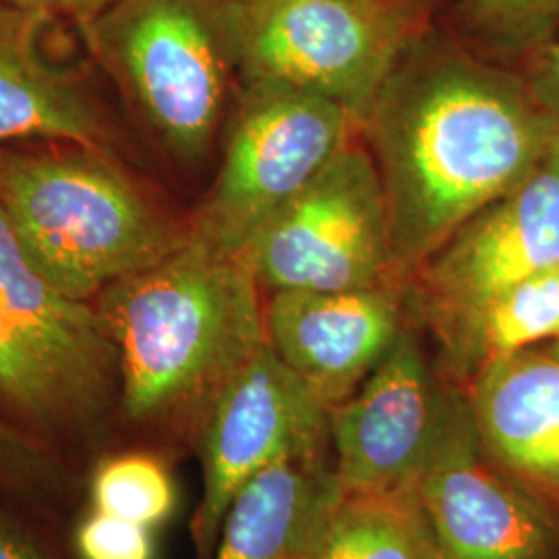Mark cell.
Here are the masks:
<instances>
[{
	"mask_svg": "<svg viewBox=\"0 0 559 559\" xmlns=\"http://www.w3.org/2000/svg\"><path fill=\"white\" fill-rule=\"evenodd\" d=\"M94 510L156 528L177 508V487L166 462L145 450H129L96 462L87 483Z\"/></svg>",
	"mask_w": 559,
	"mask_h": 559,
	"instance_id": "obj_21",
	"label": "cell"
},
{
	"mask_svg": "<svg viewBox=\"0 0 559 559\" xmlns=\"http://www.w3.org/2000/svg\"><path fill=\"white\" fill-rule=\"evenodd\" d=\"M239 7H255V4H261V2H267V0H235Z\"/></svg>",
	"mask_w": 559,
	"mask_h": 559,
	"instance_id": "obj_28",
	"label": "cell"
},
{
	"mask_svg": "<svg viewBox=\"0 0 559 559\" xmlns=\"http://www.w3.org/2000/svg\"><path fill=\"white\" fill-rule=\"evenodd\" d=\"M2 2H4V0H0V4H2Z\"/></svg>",
	"mask_w": 559,
	"mask_h": 559,
	"instance_id": "obj_30",
	"label": "cell"
},
{
	"mask_svg": "<svg viewBox=\"0 0 559 559\" xmlns=\"http://www.w3.org/2000/svg\"><path fill=\"white\" fill-rule=\"evenodd\" d=\"M466 402L489 456L559 510V359L522 350L489 360Z\"/></svg>",
	"mask_w": 559,
	"mask_h": 559,
	"instance_id": "obj_15",
	"label": "cell"
},
{
	"mask_svg": "<svg viewBox=\"0 0 559 559\" xmlns=\"http://www.w3.org/2000/svg\"><path fill=\"white\" fill-rule=\"evenodd\" d=\"M365 124L394 270L429 260L559 138L528 85L425 25L404 44Z\"/></svg>",
	"mask_w": 559,
	"mask_h": 559,
	"instance_id": "obj_1",
	"label": "cell"
},
{
	"mask_svg": "<svg viewBox=\"0 0 559 559\" xmlns=\"http://www.w3.org/2000/svg\"><path fill=\"white\" fill-rule=\"evenodd\" d=\"M340 496L328 454L276 462L240 489L212 559H300Z\"/></svg>",
	"mask_w": 559,
	"mask_h": 559,
	"instance_id": "obj_16",
	"label": "cell"
},
{
	"mask_svg": "<svg viewBox=\"0 0 559 559\" xmlns=\"http://www.w3.org/2000/svg\"><path fill=\"white\" fill-rule=\"evenodd\" d=\"M64 21L0 4V145L69 141L112 152L117 129L85 62L62 41Z\"/></svg>",
	"mask_w": 559,
	"mask_h": 559,
	"instance_id": "obj_13",
	"label": "cell"
},
{
	"mask_svg": "<svg viewBox=\"0 0 559 559\" xmlns=\"http://www.w3.org/2000/svg\"><path fill=\"white\" fill-rule=\"evenodd\" d=\"M265 325L274 353L332 406L359 388L402 332L388 286L272 293Z\"/></svg>",
	"mask_w": 559,
	"mask_h": 559,
	"instance_id": "obj_14",
	"label": "cell"
},
{
	"mask_svg": "<svg viewBox=\"0 0 559 559\" xmlns=\"http://www.w3.org/2000/svg\"><path fill=\"white\" fill-rule=\"evenodd\" d=\"M359 124L342 106L272 80H247L218 179L191 233L240 253L350 143Z\"/></svg>",
	"mask_w": 559,
	"mask_h": 559,
	"instance_id": "obj_6",
	"label": "cell"
},
{
	"mask_svg": "<svg viewBox=\"0 0 559 559\" xmlns=\"http://www.w3.org/2000/svg\"><path fill=\"white\" fill-rule=\"evenodd\" d=\"M559 267V138L531 175L441 245L425 267V297L459 348L491 300Z\"/></svg>",
	"mask_w": 559,
	"mask_h": 559,
	"instance_id": "obj_10",
	"label": "cell"
},
{
	"mask_svg": "<svg viewBox=\"0 0 559 559\" xmlns=\"http://www.w3.org/2000/svg\"><path fill=\"white\" fill-rule=\"evenodd\" d=\"M425 15L402 0H267L240 7V73L305 90L365 122Z\"/></svg>",
	"mask_w": 559,
	"mask_h": 559,
	"instance_id": "obj_5",
	"label": "cell"
},
{
	"mask_svg": "<svg viewBox=\"0 0 559 559\" xmlns=\"http://www.w3.org/2000/svg\"><path fill=\"white\" fill-rule=\"evenodd\" d=\"M0 205L32 263L83 302L191 239L110 150L83 143L0 145Z\"/></svg>",
	"mask_w": 559,
	"mask_h": 559,
	"instance_id": "obj_3",
	"label": "cell"
},
{
	"mask_svg": "<svg viewBox=\"0 0 559 559\" xmlns=\"http://www.w3.org/2000/svg\"><path fill=\"white\" fill-rule=\"evenodd\" d=\"M0 415L67 459L80 436L52 383L0 311Z\"/></svg>",
	"mask_w": 559,
	"mask_h": 559,
	"instance_id": "obj_19",
	"label": "cell"
},
{
	"mask_svg": "<svg viewBox=\"0 0 559 559\" xmlns=\"http://www.w3.org/2000/svg\"><path fill=\"white\" fill-rule=\"evenodd\" d=\"M402 2H406V4H411L413 9H417L419 13L425 15V11H427V7L429 4H433V2H440V0H402Z\"/></svg>",
	"mask_w": 559,
	"mask_h": 559,
	"instance_id": "obj_27",
	"label": "cell"
},
{
	"mask_svg": "<svg viewBox=\"0 0 559 559\" xmlns=\"http://www.w3.org/2000/svg\"><path fill=\"white\" fill-rule=\"evenodd\" d=\"M559 338V267L522 280L491 300L459 344L480 367L531 344Z\"/></svg>",
	"mask_w": 559,
	"mask_h": 559,
	"instance_id": "obj_18",
	"label": "cell"
},
{
	"mask_svg": "<svg viewBox=\"0 0 559 559\" xmlns=\"http://www.w3.org/2000/svg\"><path fill=\"white\" fill-rule=\"evenodd\" d=\"M242 255L270 295L385 286L392 239L373 156L348 143L261 226Z\"/></svg>",
	"mask_w": 559,
	"mask_h": 559,
	"instance_id": "obj_7",
	"label": "cell"
},
{
	"mask_svg": "<svg viewBox=\"0 0 559 559\" xmlns=\"http://www.w3.org/2000/svg\"><path fill=\"white\" fill-rule=\"evenodd\" d=\"M300 559H438L413 487L340 496Z\"/></svg>",
	"mask_w": 559,
	"mask_h": 559,
	"instance_id": "obj_17",
	"label": "cell"
},
{
	"mask_svg": "<svg viewBox=\"0 0 559 559\" xmlns=\"http://www.w3.org/2000/svg\"><path fill=\"white\" fill-rule=\"evenodd\" d=\"M413 491L438 559H559L558 508L489 456L456 392H443L438 431Z\"/></svg>",
	"mask_w": 559,
	"mask_h": 559,
	"instance_id": "obj_8",
	"label": "cell"
},
{
	"mask_svg": "<svg viewBox=\"0 0 559 559\" xmlns=\"http://www.w3.org/2000/svg\"><path fill=\"white\" fill-rule=\"evenodd\" d=\"M332 408L270 342L222 390L195 443L203 473L191 520L198 559H212L228 508L261 471L328 454Z\"/></svg>",
	"mask_w": 559,
	"mask_h": 559,
	"instance_id": "obj_9",
	"label": "cell"
},
{
	"mask_svg": "<svg viewBox=\"0 0 559 559\" xmlns=\"http://www.w3.org/2000/svg\"><path fill=\"white\" fill-rule=\"evenodd\" d=\"M441 399L419 340L402 330L380 365L332 408L330 443L340 491L413 487L438 431Z\"/></svg>",
	"mask_w": 559,
	"mask_h": 559,
	"instance_id": "obj_12",
	"label": "cell"
},
{
	"mask_svg": "<svg viewBox=\"0 0 559 559\" xmlns=\"http://www.w3.org/2000/svg\"><path fill=\"white\" fill-rule=\"evenodd\" d=\"M78 36L168 152L207 154L240 71L235 0H115Z\"/></svg>",
	"mask_w": 559,
	"mask_h": 559,
	"instance_id": "obj_4",
	"label": "cell"
},
{
	"mask_svg": "<svg viewBox=\"0 0 559 559\" xmlns=\"http://www.w3.org/2000/svg\"><path fill=\"white\" fill-rule=\"evenodd\" d=\"M94 305L117 353V415L143 436L180 445L195 448L222 390L267 344L251 265L193 233Z\"/></svg>",
	"mask_w": 559,
	"mask_h": 559,
	"instance_id": "obj_2",
	"label": "cell"
},
{
	"mask_svg": "<svg viewBox=\"0 0 559 559\" xmlns=\"http://www.w3.org/2000/svg\"><path fill=\"white\" fill-rule=\"evenodd\" d=\"M73 547L80 559H156L154 528L94 508L78 522Z\"/></svg>",
	"mask_w": 559,
	"mask_h": 559,
	"instance_id": "obj_23",
	"label": "cell"
},
{
	"mask_svg": "<svg viewBox=\"0 0 559 559\" xmlns=\"http://www.w3.org/2000/svg\"><path fill=\"white\" fill-rule=\"evenodd\" d=\"M0 311L57 390L81 448L117 415V353L94 302L69 299L27 258L0 205Z\"/></svg>",
	"mask_w": 559,
	"mask_h": 559,
	"instance_id": "obj_11",
	"label": "cell"
},
{
	"mask_svg": "<svg viewBox=\"0 0 559 559\" xmlns=\"http://www.w3.org/2000/svg\"><path fill=\"white\" fill-rule=\"evenodd\" d=\"M456 40L493 55H543L559 40V0H452Z\"/></svg>",
	"mask_w": 559,
	"mask_h": 559,
	"instance_id": "obj_20",
	"label": "cell"
},
{
	"mask_svg": "<svg viewBox=\"0 0 559 559\" xmlns=\"http://www.w3.org/2000/svg\"><path fill=\"white\" fill-rule=\"evenodd\" d=\"M64 456L0 415V501L34 512L59 510L75 493Z\"/></svg>",
	"mask_w": 559,
	"mask_h": 559,
	"instance_id": "obj_22",
	"label": "cell"
},
{
	"mask_svg": "<svg viewBox=\"0 0 559 559\" xmlns=\"http://www.w3.org/2000/svg\"><path fill=\"white\" fill-rule=\"evenodd\" d=\"M13 510L0 501V559H50Z\"/></svg>",
	"mask_w": 559,
	"mask_h": 559,
	"instance_id": "obj_25",
	"label": "cell"
},
{
	"mask_svg": "<svg viewBox=\"0 0 559 559\" xmlns=\"http://www.w3.org/2000/svg\"><path fill=\"white\" fill-rule=\"evenodd\" d=\"M549 355L559 359V338L556 340V344H554V348H551V353H549Z\"/></svg>",
	"mask_w": 559,
	"mask_h": 559,
	"instance_id": "obj_29",
	"label": "cell"
},
{
	"mask_svg": "<svg viewBox=\"0 0 559 559\" xmlns=\"http://www.w3.org/2000/svg\"><path fill=\"white\" fill-rule=\"evenodd\" d=\"M528 90L559 129V40L540 55Z\"/></svg>",
	"mask_w": 559,
	"mask_h": 559,
	"instance_id": "obj_26",
	"label": "cell"
},
{
	"mask_svg": "<svg viewBox=\"0 0 559 559\" xmlns=\"http://www.w3.org/2000/svg\"><path fill=\"white\" fill-rule=\"evenodd\" d=\"M4 2L20 9L48 13L57 20L64 21L78 32L80 27L102 15L115 0H4Z\"/></svg>",
	"mask_w": 559,
	"mask_h": 559,
	"instance_id": "obj_24",
	"label": "cell"
}]
</instances>
